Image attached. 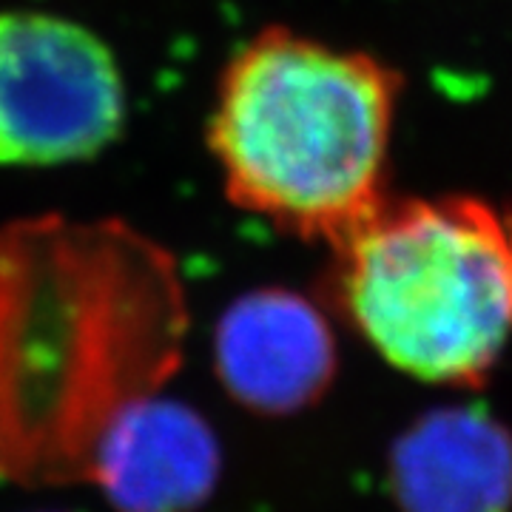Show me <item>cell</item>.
Masks as SVG:
<instances>
[{
  "label": "cell",
  "instance_id": "obj_3",
  "mask_svg": "<svg viewBox=\"0 0 512 512\" xmlns=\"http://www.w3.org/2000/svg\"><path fill=\"white\" fill-rule=\"evenodd\" d=\"M339 302L419 382L487 384L512 330L507 222L473 197L390 200L333 245Z\"/></svg>",
  "mask_w": 512,
  "mask_h": 512
},
{
  "label": "cell",
  "instance_id": "obj_2",
  "mask_svg": "<svg viewBox=\"0 0 512 512\" xmlns=\"http://www.w3.org/2000/svg\"><path fill=\"white\" fill-rule=\"evenodd\" d=\"M399 74L291 29L228 60L208 117L225 197L330 248L384 200Z\"/></svg>",
  "mask_w": 512,
  "mask_h": 512
},
{
  "label": "cell",
  "instance_id": "obj_5",
  "mask_svg": "<svg viewBox=\"0 0 512 512\" xmlns=\"http://www.w3.org/2000/svg\"><path fill=\"white\" fill-rule=\"evenodd\" d=\"M214 365L237 404L262 416H293L328 393L339 350L328 316L308 296L256 288L220 316Z\"/></svg>",
  "mask_w": 512,
  "mask_h": 512
},
{
  "label": "cell",
  "instance_id": "obj_8",
  "mask_svg": "<svg viewBox=\"0 0 512 512\" xmlns=\"http://www.w3.org/2000/svg\"><path fill=\"white\" fill-rule=\"evenodd\" d=\"M507 251H510V276H512V217H507Z\"/></svg>",
  "mask_w": 512,
  "mask_h": 512
},
{
  "label": "cell",
  "instance_id": "obj_7",
  "mask_svg": "<svg viewBox=\"0 0 512 512\" xmlns=\"http://www.w3.org/2000/svg\"><path fill=\"white\" fill-rule=\"evenodd\" d=\"M399 512H512V430L481 407H433L390 444Z\"/></svg>",
  "mask_w": 512,
  "mask_h": 512
},
{
  "label": "cell",
  "instance_id": "obj_6",
  "mask_svg": "<svg viewBox=\"0 0 512 512\" xmlns=\"http://www.w3.org/2000/svg\"><path fill=\"white\" fill-rule=\"evenodd\" d=\"M220 441L188 404L146 396L111 421L92 478L117 512H191L214 493Z\"/></svg>",
  "mask_w": 512,
  "mask_h": 512
},
{
  "label": "cell",
  "instance_id": "obj_1",
  "mask_svg": "<svg viewBox=\"0 0 512 512\" xmlns=\"http://www.w3.org/2000/svg\"><path fill=\"white\" fill-rule=\"evenodd\" d=\"M188 305L174 256L123 220L63 214L0 228V476L92 478L126 407L183 359Z\"/></svg>",
  "mask_w": 512,
  "mask_h": 512
},
{
  "label": "cell",
  "instance_id": "obj_4",
  "mask_svg": "<svg viewBox=\"0 0 512 512\" xmlns=\"http://www.w3.org/2000/svg\"><path fill=\"white\" fill-rule=\"evenodd\" d=\"M126 126V83L103 37L37 9L0 12V165L83 163Z\"/></svg>",
  "mask_w": 512,
  "mask_h": 512
}]
</instances>
